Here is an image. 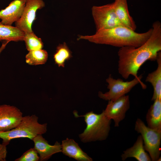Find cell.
Returning <instances> with one entry per match:
<instances>
[{
	"mask_svg": "<svg viewBox=\"0 0 161 161\" xmlns=\"http://www.w3.org/2000/svg\"><path fill=\"white\" fill-rule=\"evenodd\" d=\"M152 27L150 36L141 46L124 47L119 50L118 72L125 79L130 75L138 78V72L145 62L156 61L158 52L161 51V23L156 21Z\"/></svg>",
	"mask_w": 161,
	"mask_h": 161,
	"instance_id": "obj_1",
	"label": "cell"
},
{
	"mask_svg": "<svg viewBox=\"0 0 161 161\" xmlns=\"http://www.w3.org/2000/svg\"><path fill=\"white\" fill-rule=\"evenodd\" d=\"M152 28L143 33H138L123 26L96 31L91 35H79L77 40H85L97 44L110 45L120 48L137 47L144 43L150 36Z\"/></svg>",
	"mask_w": 161,
	"mask_h": 161,
	"instance_id": "obj_2",
	"label": "cell"
},
{
	"mask_svg": "<svg viewBox=\"0 0 161 161\" xmlns=\"http://www.w3.org/2000/svg\"><path fill=\"white\" fill-rule=\"evenodd\" d=\"M47 124H40L38 117L35 114L23 117L19 124L15 128L8 131H0V138L2 143L7 145L12 139L27 138L32 140L36 136L42 134L47 131Z\"/></svg>",
	"mask_w": 161,
	"mask_h": 161,
	"instance_id": "obj_3",
	"label": "cell"
},
{
	"mask_svg": "<svg viewBox=\"0 0 161 161\" xmlns=\"http://www.w3.org/2000/svg\"><path fill=\"white\" fill-rule=\"evenodd\" d=\"M86 124L83 133L79 135L81 140L86 143L96 141H102L107 137L110 129L111 120L107 118L103 112L100 114L89 112L82 116Z\"/></svg>",
	"mask_w": 161,
	"mask_h": 161,
	"instance_id": "obj_4",
	"label": "cell"
},
{
	"mask_svg": "<svg viewBox=\"0 0 161 161\" xmlns=\"http://www.w3.org/2000/svg\"><path fill=\"white\" fill-rule=\"evenodd\" d=\"M135 130L140 134L144 149L148 153L151 160L158 161L161 153V131L146 126L144 122L139 118L135 122Z\"/></svg>",
	"mask_w": 161,
	"mask_h": 161,
	"instance_id": "obj_5",
	"label": "cell"
},
{
	"mask_svg": "<svg viewBox=\"0 0 161 161\" xmlns=\"http://www.w3.org/2000/svg\"><path fill=\"white\" fill-rule=\"evenodd\" d=\"M142 78L141 75L131 80L124 81L120 78L114 79L110 75L106 80L108 83L107 88L109 91L105 93L99 92L98 96L106 100H114L126 95L138 84L141 85L143 89H145L146 86L142 81Z\"/></svg>",
	"mask_w": 161,
	"mask_h": 161,
	"instance_id": "obj_6",
	"label": "cell"
},
{
	"mask_svg": "<svg viewBox=\"0 0 161 161\" xmlns=\"http://www.w3.org/2000/svg\"><path fill=\"white\" fill-rule=\"evenodd\" d=\"M92 13L96 31L116 27L125 26L118 18L113 3L100 6H94Z\"/></svg>",
	"mask_w": 161,
	"mask_h": 161,
	"instance_id": "obj_7",
	"label": "cell"
},
{
	"mask_svg": "<svg viewBox=\"0 0 161 161\" xmlns=\"http://www.w3.org/2000/svg\"><path fill=\"white\" fill-rule=\"evenodd\" d=\"M45 6L43 0H28L21 17L15 22V27L24 33L32 32V25L35 18L36 11Z\"/></svg>",
	"mask_w": 161,
	"mask_h": 161,
	"instance_id": "obj_8",
	"label": "cell"
},
{
	"mask_svg": "<svg viewBox=\"0 0 161 161\" xmlns=\"http://www.w3.org/2000/svg\"><path fill=\"white\" fill-rule=\"evenodd\" d=\"M130 107L129 96L124 95L114 100H109L104 114L109 119L113 120L114 126L118 127L120 121L125 117L126 113Z\"/></svg>",
	"mask_w": 161,
	"mask_h": 161,
	"instance_id": "obj_9",
	"label": "cell"
},
{
	"mask_svg": "<svg viewBox=\"0 0 161 161\" xmlns=\"http://www.w3.org/2000/svg\"><path fill=\"white\" fill-rule=\"evenodd\" d=\"M23 114L16 106L0 105V131H7L17 126L23 118Z\"/></svg>",
	"mask_w": 161,
	"mask_h": 161,
	"instance_id": "obj_10",
	"label": "cell"
},
{
	"mask_svg": "<svg viewBox=\"0 0 161 161\" xmlns=\"http://www.w3.org/2000/svg\"><path fill=\"white\" fill-rule=\"evenodd\" d=\"M26 4L23 0H14L5 9L0 11L1 22L3 24L12 26L21 17Z\"/></svg>",
	"mask_w": 161,
	"mask_h": 161,
	"instance_id": "obj_11",
	"label": "cell"
},
{
	"mask_svg": "<svg viewBox=\"0 0 161 161\" xmlns=\"http://www.w3.org/2000/svg\"><path fill=\"white\" fill-rule=\"evenodd\" d=\"M42 135H37L32 140L41 161L47 160L53 154L61 152V146L60 143L57 141L54 145H51Z\"/></svg>",
	"mask_w": 161,
	"mask_h": 161,
	"instance_id": "obj_12",
	"label": "cell"
},
{
	"mask_svg": "<svg viewBox=\"0 0 161 161\" xmlns=\"http://www.w3.org/2000/svg\"><path fill=\"white\" fill-rule=\"evenodd\" d=\"M61 152L78 161H92V159L80 148L74 140L67 138L62 141Z\"/></svg>",
	"mask_w": 161,
	"mask_h": 161,
	"instance_id": "obj_13",
	"label": "cell"
},
{
	"mask_svg": "<svg viewBox=\"0 0 161 161\" xmlns=\"http://www.w3.org/2000/svg\"><path fill=\"white\" fill-rule=\"evenodd\" d=\"M113 3L114 11L119 20L126 27L135 31L136 25L130 14L127 0H115Z\"/></svg>",
	"mask_w": 161,
	"mask_h": 161,
	"instance_id": "obj_14",
	"label": "cell"
},
{
	"mask_svg": "<svg viewBox=\"0 0 161 161\" xmlns=\"http://www.w3.org/2000/svg\"><path fill=\"white\" fill-rule=\"evenodd\" d=\"M122 160H125L129 157H133L138 161H151L149 155L145 152L143 139L140 135L134 145L123 151L121 155Z\"/></svg>",
	"mask_w": 161,
	"mask_h": 161,
	"instance_id": "obj_15",
	"label": "cell"
},
{
	"mask_svg": "<svg viewBox=\"0 0 161 161\" xmlns=\"http://www.w3.org/2000/svg\"><path fill=\"white\" fill-rule=\"evenodd\" d=\"M156 61L157 64L156 69L148 73L145 80L146 82L151 84L153 88L152 101L161 99V51L158 52Z\"/></svg>",
	"mask_w": 161,
	"mask_h": 161,
	"instance_id": "obj_16",
	"label": "cell"
},
{
	"mask_svg": "<svg viewBox=\"0 0 161 161\" xmlns=\"http://www.w3.org/2000/svg\"><path fill=\"white\" fill-rule=\"evenodd\" d=\"M154 101L146 116L147 126L161 131V99L157 98Z\"/></svg>",
	"mask_w": 161,
	"mask_h": 161,
	"instance_id": "obj_17",
	"label": "cell"
},
{
	"mask_svg": "<svg viewBox=\"0 0 161 161\" xmlns=\"http://www.w3.org/2000/svg\"><path fill=\"white\" fill-rule=\"evenodd\" d=\"M24 34L15 26L5 25L0 22V41H22Z\"/></svg>",
	"mask_w": 161,
	"mask_h": 161,
	"instance_id": "obj_18",
	"label": "cell"
},
{
	"mask_svg": "<svg viewBox=\"0 0 161 161\" xmlns=\"http://www.w3.org/2000/svg\"><path fill=\"white\" fill-rule=\"evenodd\" d=\"M48 54L46 51L42 49L29 51L25 56L27 63L31 65L43 64L48 59Z\"/></svg>",
	"mask_w": 161,
	"mask_h": 161,
	"instance_id": "obj_19",
	"label": "cell"
},
{
	"mask_svg": "<svg viewBox=\"0 0 161 161\" xmlns=\"http://www.w3.org/2000/svg\"><path fill=\"white\" fill-rule=\"evenodd\" d=\"M72 56L71 51L66 44L64 42L57 47L53 58L55 63L58 66L64 67L65 61L70 59Z\"/></svg>",
	"mask_w": 161,
	"mask_h": 161,
	"instance_id": "obj_20",
	"label": "cell"
},
{
	"mask_svg": "<svg viewBox=\"0 0 161 161\" xmlns=\"http://www.w3.org/2000/svg\"><path fill=\"white\" fill-rule=\"evenodd\" d=\"M23 41L28 51L41 49L44 47L41 39L37 36L33 31L25 33Z\"/></svg>",
	"mask_w": 161,
	"mask_h": 161,
	"instance_id": "obj_21",
	"label": "cell"
},
{
	"mask_svg": "<svg viewBox=\"0 0 161 161\" xmlns=\"http://www.w3.org/2000/svg\"><path fill=\"white\" fill-rule=\"evenodd\" d=\"M35 148H31L24 152L15 161H38L40 157Z\"/></svg>",
	"mask_w": 161,
	"mask_h": 161,
	"instance_id": "obj_22",
	"label": "cell"
},
{
	"mask_svg": "<svg viewBox=\"0 0 161 161\" xmlns=\"http://www.w3.org/2000/svg\"><path fill=\"white\" fill-rule=\"evenodd\" d=\"M7 154V145L0 143V161H6Z\"/></svg>",
	"mask_w": 161,
	"mask_h": 161,
	"instance_id": "obj_23",
	"label": "cell"
},
{
	"mask_svg": "<svg viewBox=\"0 0 161 161\" xmlns=\"http://www.w3.org/2000/svg\"><path fill=\"white\" fill-rule=\"evenodd\" d=\"M8 42H5L2 44L1 47L0 48V53L4 49L6 45L8 43Z\"/></svg>",
	"mask_w": 161,
	"mask_h": 161,
	"instance_id": "obj_24",
	"label": "cell"
},
{
	"mask_svg": "<svg viewBox=\"0 0 161 161\" xmlns=\"http://www.w3.org/2000/svg\"><path fill=\"white\" fill-rule=\"evenodd\" d=\"M24 2H26V1L28 0H23Z\"/></svg>",
	"mask_w": 161,
	"mask_h": 161,
	"instance_id": "obj_25",
	"label": "cell"
}]
</instances>
